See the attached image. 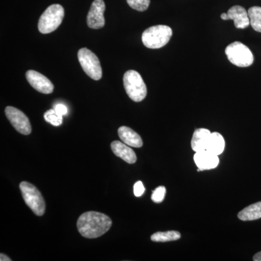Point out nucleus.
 Segmentation results:
<instances>
[{
	"instance_id": "obj_1",
	"label": "nucleus",
	"mask_w": 261,
	"mask_h": 261,
	"mask_svg": "<svg viewBox=\"0 0 261 261\" xmlns=\"http://www.w3.org/2000/svg\"><path fill=\"white\" fill-rule=\"evenodd\" d=\"M112 220L107 215L96 211H88L81 215L77 228L82 237L95 239L102 236L112 226Z\"/></svg>"
},
{
	"instance_id": "obj_2",
	"label": "nucleus",
	"mask_w": 261,
	"mask_h": 261,
	"mask_svg": "<svg viewBox=\"0 0 261 261\" xmlns=\"http://www.w3.org/2000/svg\"><path fill=\"white\" fill-rule=\"evenodd\" d=\"M172 35V29L168 25H154L143 32L142 40L146 47L159 49L168 44Z\"/></svg>"
},
{
	"instance_id": "obj_3",
	"label": "nucleus",
	"mask_w": 261,
	"mask_h": 261,
	"mask_svg": "<svg viewBox=\"0 0 261 261\" xmlns=\"http://www.w3.org/2000/svg\"><path fill=\"white\" fill-rule=\"evenodd\" d=\"M123 85L128 97L135 102H140L147 96L146 84L140 73L136 70H130L125 73Z\"/></svg>"
},
{
	"instance_id": "obj_4",
	"label": "nucleus",
	"mask_w": 261,
	"mask_h": 261,
	"mask_svg": "<svg viewBox=\"0 0 261 261\" xmlns=\"http://www.w3.org/2000/svg\"><path fill=\"white\" fill-rule=\"evenodd\" d=\"M64 8L61 5L55 4L48 7L41 15L38 29L42 34H49L59 27L64 18Z\"/></svg>"
},
{
	"instance_id": "obj_5",
	"label": "nucleus",
	"mask_w": 261,
	"mask_h": 261,
	"mask_svg": "<svg viewBox=\"0 0 261 261\" xmlns=\"http://www.w3.org/2000/svg\"><path fill=\"white\" fill-rule=\"evenodd\" d=\"M19 187L25 204L37 216H43L45 213L46 205L39 190L27 181H22Z\"/></svg>"
},
{
	"instance_id": "obj_6",
	"label": "nucleus",
	"mask_w": 261,
	"mask_h": 261,
	"mask_svg": "<svg viewBox=\"0 0 261 261\" xmlns=\"http://www.w3.org/2000/svg\"><path fill=\"white\" fill-rule=\"evenodd\" d=\"M225 53L228 61L236 66L246 68L253 63L254 57L252 51L242 42L231 43L226 47Z\"/></svg>"
},
{
	"instance_id": "obj_7",
	"label": "nucleus",
	"mask_w": 261,
	"mask_h": 261,
	"mask_svg": "<svg viewBox=\"0 0 261 261\" xmlns=\"http://www.w3.org/2000/svg\"><path fill=\"white\" fill-rule=\"evenodd\" d=\"M79 61L84 71L94 80H99L102 76V67L97 56L87 48H82L78 53Z\"/></svg>"
},
{
	"instance_id": "obj_8",
	"label": "nucleus",
	"mask_w": 261,
	"mask_h": 261,
	"mask_svg": "<svg viewBox=\"0 0 261 261\" xmlns=\"http://www.w3.org/2000/svg\"><path fill=\"white\" fill-rule=\"evenodd\" d=\"M5 115L17 132L23 135H30L32 130V125L28 117L22 111L14 107L8 106L5 108Z\"/></svg>"
},
{
	"instance_id": "obj_9",
	"label": "nucleus",
	"mask_w": 261,
	"mask_h": 261,
	"mask_svg": "<svg viewBox=\"0 0 261 261\" xmlns=\"http://www.w3.org/2000/svg\"><path fill=\"white\" fill-rule=\"evenodd\" d=\"M106 4L103 0H94L88 15H87V25L90 29H99L104 27V13Z\"/></svg>"
},
{
	"instance_id": "obj_10",
	"label": "nucleus",
	"mask_w": 261,
	"mask_h": 261,
	"mask_svg": "<svg viewBox=\"0 0 261 261\" xmlns=\"http://www.w3.org/2000/svg\"><path fill=\"white\" fill-rule=\"evenodd\" d=\"M25 77L33 88L42 94H51L54 90V85L45 75L34 70H29Z\"/></svg>"
},
{
	"instance_id": "obj_11",
	"label": "nucleus",
	"mask_w": 261,
	"mask_h": 261,
	"mask_svg": "<svg viewBox=\"0 0 261 261\" xmlns=\"http://www.w3.org/2000/svg\"><path fill=\"white\" fill-rule=\"evenodd\" d=\"M194 161L198 168L197 171L214 169L219 166L220 162L219 155L207 149L195 152Z\"/></svg>"
},
{
	"instance_id": "obj_12",
	"label": "nucleus",
	"mask_w": 261,
	"mask_h": 261,
	"mask_svg": "<svg viewBox=\"0 0 261 261\" xmlns=\"http://www.w3.org/2000/svg\"><path fill=\"white\" fill-rule=\"evenodd\" d=\"M227 20H233L237 29H246L250 25L248 13L242 6H233L227 12Z\"/></svg>"
},
{
	"instance_id": "obj_13",
	"label": "nucleus",
	"mask_w": 261,
	"mask_h": 261,
	"mask_svg": "<svg viewBox=\"0 0 261 261\" xmlns=\"http://www.w3.org/2000/svg\"><path fill=\"white\" fill-rule=\"evenodd\" d=\"M111 146L113 153L116 154L117 157H119L129 164H134L137 162V158L135 151L124 142L123 143L119 141H114L111 143Z\"/></svg>"
},
{
	"instance_id": "obj_14",
	"label": "nucleus",
	"mask_w": 261,
	"mask_h": 261,
	"mask_svg": "<svg viewBox=\"0 0 261 261\" xmlns=\"http://www.w3.org/2000/svg\"><path fill=\"white\" fill-rule=\"evenodd\" d=\"M118 133L120 139L130 147L140 148L143 146V141L140 136L129 127H120Z\"/></svg>"
},
{
	"instance_id": "obj_15",
	"label": "nucleus",
	"mask_w": 261,
	"mask_h": 261,
	"mask_svg": "<svg viewBox=\"0 0 261 261\" xmlns=\"http://www.w3.org/2000/svg\"><path fill=\"white\" fill-rule=\"evenodd\" d=\"M211 132L206 128H197L194 132L191 141V147L195 152L205 150Z\"/></svg>"
},
{
	"instance_id": "obj_16",
	"label": "nucleus",
	"mask_w": 261,
	"mask_h": 261,
	"mask_svg": "<svg viewBox=\"0 0 261 261\" xmlns=\"http://www.w3.org/2000/svg\"><path fill=\"white\" fill-rule=\"evenodd\" d=\"M241 221H250L261 219V201L247 206L238 214Z\"/></svg>"
},
{
	"instance_id": "obj_17",
	"label": "nucleus",
	"mask_w": 261,
	"mask_h": 261,
	"mask_svg": "<svg viewBox=\"0 0 261 261\" xmlns=\"http://www.w3.org/2000/svg\"><path fill=\"white\" fill-rule=\"evenodd\" d=\"M225 149V140L221 134L218 132L211 133L207 145V150L214 154L220 155L222 154Z\"/></svg>"
},
{
	"instance_id": "obj_18",
	"label": "nucleus",
	"mask_w": 261,
	"mask_h": 261,
	"mask_svg": "<svg viewBox=\"0 0 261 261\" xmlns=\"http://www.w3.org/2000/svg\"><path fill=\"white\" fill-rule=\"evenodd\" d=\"M181 238V233L176 231H159L151 236V240L155 243L176 241Z\"/></svg>"
},
{
	"instance_id": "obj_19",
	"label": "nucleus",
	"mask_w": 261,
	"mask_h": 261,
	"mask_svg": "<svg viewBox=\"0 0 261 261\" xmlns=\"http://www.w3.org/2000/svg\"><path fill=\"white\" fill-rule=\"evenodd\" d=\"M248 16L250 18V25L254 30L261 33V8L260 7H252L248 10Z\"/></svg>"
},
{
	"instance_id": "obj_20",
	"label": "nucleus",
	"mask_w": 261,
	"mask_h": 261,
	"mask_svg": "<svg viewBox=\"0 0 261 261\" xmlns=\"http://www.w3.org/2000/svg\"><path fill=\"white\" fill-rule=\"evenodd\" d=\"M44 119L53 126H58L63 123V116L58 114L54 109L49 110L44 115Z\"/></svg>"
},
{
	"instance_id": "obj_21",
	"label": "nucleus",
	"mask_w": 261,
	"mask_h": 261,
	"mask_svg": "<svg viewBox=\"0 0 261 261\" xmlns=\"http://www.w3.org/2000/svg\"><path fill=\"white\" fill-rule=\"evenodd\" d=\"M127 3L132 9L143 12L149 8L150 0H126Z\"/></svg>"
},
{
	"instance_id": "obj_22",
	"label": "nucleus",
	"mask_w": 261,
	"mask_h": 261,
	"mask_svg": "<svg viewBox=\"0 0 261 261\" xmlns=\"http://www.w3.org/2000/svg\"><path fill=\"white\" fill-rule=\"evenodd\" d=\"M166 189L163 186L157 187L155 190L152 192V200L155 203H161L164 200L165 196H166Z\"/></svg>"
},
{
	"instance_id": "obj_23",
	"label": "nucleus",
	"mask_w": 261,
	"mask_h": 261,
	"mask_svg": "<svg viewBox=\"0 0 261 261\" xmlns=\"http://www.w3.org/2000/svg\"><path fill=\"white\" fill-rule=\"evenodd\" d=\"M145 191V187L142 181H139L136 182L135 186H134V193L136 197H141L143 195Z\"/></svg>"
},
{
	"instance_id": "obj_24",
	"label": "nucleus",
	"mask_w": 261,
	"mask_h": 261,
	"mask_svg": "<svg viewBox=\"0 0 261 261\" xmlns=\"http://www.w3.org/2000/svg\"><path fill=\"white\" fill-rule=\"evenodd\" d=\"M54 110L61 116H64V115H66L67 113H68V108L63 104L56 105L55 106Z\"/></svg>"
},
{
	"instance_id": "obj_25",
	"label": "nucleus",
	"mask_w": 261,
	"mask_h": 261,
	"mask_svg": "<svg viewBox=\"0 0 261 261\" xmlns=\"http://www.w3.org/2000/svg\"><path fill=\"white\" fill-rule=\"evenodd\" d=\"M0 260L1 261H11V259L9 257L7 256L5 254H0Z\"/></svg>"
},
{
	"instance_id": "obj_26",
	"label": "nucleus",
	"mask_w": 261,
	"mask_h": 261,
	"mask_svg": "<svg viewBox=\"0 0 261 261\" xmlns=\"http://www.w3.org/2000/svg\"><path fill=\"white\" fill-rule=\"evenodd\" d=\"M253 260L255 261H261V251L257 252L253 256Z\"/></svg>"
},
{
	"instance_id": "obj_27",
	"label": "nucleus",
	"mask_w": 261,
	"mask_h": 261,
	"mask_svg": "<svg viewBox=\"0 0 261 261\" xmlns=\"http://www.w3.org/2000/svg\"><path fill=\"white\" fill-rule=\"evenodd\" d=\"M221 18L224 20H227V13H222V14L221 15Z\"/></svg>"
}]
</instances>
